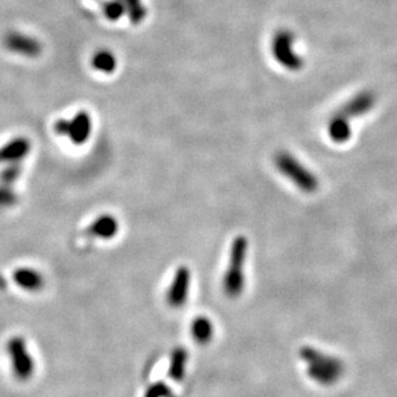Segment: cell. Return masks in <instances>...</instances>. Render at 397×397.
Returning <instances> with one entry per match:
<instances>
[{"label": "cell", "mask_w": 397, "mask_h": 397, "mask_svg": "<svg viewBox=\"0 0 397 397\" xmlns=\"http://www.w3.org/2000/svg\"><path fill=\"white\" fill-rule=\"evenodd\" d=\"M275 166L285 175L290 182L294 183L299 190L312 194L319 189V181L312 172H310L297 157L287 151H280L275 157Z\"/></svg>", "instance_id": "7a4b0ae2"}, {"label": "cell", "mask_w": 397, "mask_h": 397, "mask_svg": "<svg viewBox=\"0 0 397 397\" xmlns=\"http://www.w3.org/2000/svg\"><path fill=\"white\" fill-rule=\"evenodd\" d=\"M194 337L200 342H205L212 335V324L205 317H198L192 325Z\"/></svg>", "instance_id": "9c48e42d"}, {"label": "cell", "mask_w": 397, "mask_h": 397, "mask_svg": "<svg viewBox=\"0 0 397 397\" xmlns=\"http://www.w3.org/2000/svg\"><path fill=\"white\" fill-rule=\"evenodd\" d=\"M117 232H119V222L115 217L111 215H99L92 222L88 229L89 235L105 240L113 239L117 235Z\"/></svg>", "instance_id": "5b68a950"}, {"label": "cell", "mask_w": 397, "mask_h": 397, "mask_svg": "<svg viewBox=\"0 0 397 397\" xmlns=\"http://www.w3.org/2000/svg\"><path fill=\"white\" fill-rule=\"evenodd\" d=\"M328 133H329L331 141L335 143L347 142L351 137V127L348 123L347 117L340 115V114L333 116L328 125Z\"/></svg>", "instance_id": "52a82bcc"}, {"label": "cell", "mask_w": 397, "mask_h": 397, "mask_svg": "<svg viewBox=\"0 0 397 397\" xmlns=\"http://www.w3.org/2000/svg\"><path fill=\"white\" fill-rule=\"evenodd\" d=\"M374 105V96L369 92H363L356 97L349 99L345 106H342L338 114L345 117H357L368 113Z\"/></svg>", "instance_id": "8992f818"}, {"label": "cell", "mask_w": 397, "mask_h": 397, "mask_svg": "<svg viewBox=\"0 0 397 397\" xmlns=\"http://www.w3.org/2000/svg\"><path fill=\"white\" fill-rule=\"evenodd\" d=\"M16 282L27 289H38L43 284L42 276L33 270H20L16 273Z\"/></svg>", "instance_id": "ba28073f"}, {"label": "cell", "mask_w": 397, "mask_h": 397, "mask_svg": "<svg viewBox=\"0 0 397 397\" xmlns=\"http://www.w3.org/2000/svg\"><path fill=\"white\" fill-rule=\"evenodd\" d=\"M191 287V271L186 266H180L174 273L172 282L166 291V302L172 307H181L189 297Z\"/></svg>", "instance_id": "277c9868"}, {"label": "cell", "mask_w": 397, "mask_h": 397, "mask_svg": "<svg viewBox=\"0 0 397 397\" xmlns=\"http://www.w3.org/2000/svg\"><path fill=\"white\" fill-rule=\"evenodd\" d=\"M56 132L68 136V138L76 145H83L91 136V116L85 111H80L73 117V120H59L56 124Z\"/></svg>", "instance_id": "3957f363"}, {"label": "cell", "mask_w": 397, "mask_h": 397, "mask_svg": "<svg viewBox=\"0 0 397 397\" xmlns=\"http://www.w3.org/2000/svg\"><path fill=\"white\" fill-rule=\"evenodd\" d=\"M248 253V239L244 235L232 241L229 265L224 276V290L229 297H239L245 287V261Z\"/></svg>", "instance_id": "6da1fadb"}, {"label": "cell", "mask_w": 397, "mask_h": 397, "mask_svg": "<svg viewBox=\"0 0 397 397\" xmlns=\"http://www.w3.org/2000/svg\"><path fill=\"white\" fill-rule=\"evenodd\" d=\"M93 66L96 67L99 71L111 73L115 68V59L108 53H99L97 56H94Z\"/></svg>", "instance_id": "8fae6325"}, {"label": "cell", "mask_w": 397, "mask_h": 397, "mask_svg": "<svg viewBox=\"0 0 397 397\" xmlns=\"http://www.w3.org/2000/svg\"><path fill=\"white\" fill-rule=\"evenodd\" d=\"M29 149L27 143L25 141L12 142L8 146H6L4 149L0 151V160H7L12 157H21L24 155Z\"/></svg>", "instance_id": "30bf717a"}]
</instances>
